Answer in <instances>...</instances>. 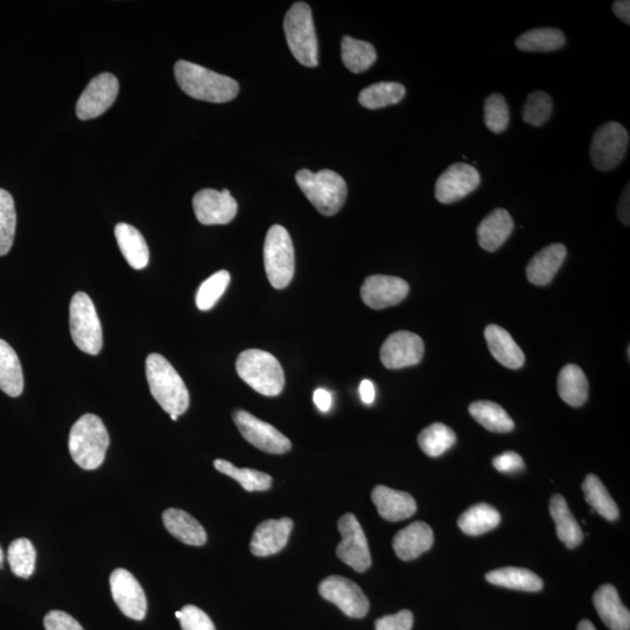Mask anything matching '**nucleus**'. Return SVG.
<instances>
[{"instance_id":"f257e3e1","label":"nucleus","mask_w":630,"mask_h":630,"mask_svg":"<svg viewBox=\"0 0 630 630\" xmlns=\"http://www.w3.org/2000/svg\"><path fill=\"white\" fill-rule=\"evenodd\" d=\"M174 75L181 90L199 101L226 103L233 101L240 91V86L231 77L185 60L177 62Z\"/></svg>"},{"instance_id":"f03ea898","label":"nucleus","mask_w":630,"mask_h":630,"mask_svg":"<svg viewBox=\"0 0 630 630\" xmlns=\"http://www.w3.org/2000/svg\"><path fill=\"white\" fill-rule=\"evenodd\" d=\"M146 377L154 399L170 415L180 416L188 410L186 384L163 355L150 354L146 359Z\"/></svg>"},{"instance_id":"7ed1b4c3","label":"nucleus","mask_w":630,"mask_h":630,"mask_svg":"<svg viewBox=\"0 0 630 630\" xmlns=\"http://www.w3.org/2000/svg\"><path fill=\"white\" fill-rule=\"evenodd\" d=\"M110 444L109 433L100 417L82 416L69 433V452L83 469L94 471L100 467Z\"/></svg>"},{"instance_id":"20e7f679","label":"nucleus","mask_w":630,"mask_h":630,"mask_svg":"<svg viewBox=\"0 0 630 630\" xmlns=\"http://www.w3.org/2000/svg\"><path fill=\"white\" fill-rule=\"evenodd\" d=\"M238 376L259 394L268 397L280 395L285 385L282 364L275 356L264 350L248 349L238 355Z\"/></svg>"},{"instance_id":"39448f33","label":"nucleus","mask_w":630,"mask_h":630,"mask_svg":"<svg viewBox=\"0 0 630 630\" xmlns=\"http://www.w3.org/2000/svg\"><path fill=\"white\" fill-rule=\"evenodd\" d=\"M296 180L301 192L322 215H335L345 205L347 185L338 173L331 170L317 173L300 170Z\"/></svg>"},{"instance_id":"423d86ee","label":"nucleus","mask_w":630,"mask_h":630,"mask_svg":"<svg viewBox=\"0 0 630 630\" xmlns=\"http://www.w3.org/2000/svg\"><path fill=\"white\" fill-rule=\"evenodd\" d=\"M284 31L294 58L305 67H317L318 40L311 7L303 2L293 4L286 13Z\"/></svg>"},{"instance_id":"0eeeda50","label":"nucleus","mask_w":630,"mask_h":630,"mask_svg":"<svg viewBox=\"0 0 630 630\" xmlns=\"http://www.w3.org/2000/svg\"><path fill=\"white\" fill-rule=\"evenodd\" d=\"M69 327L77 348L89 355L100 354L103 333L93 300L84 292H77L70 301Z\"/></svg>"},{"instance_id":"6e6552de","label":"nucleus","mask_w":630,"mask_h":630,"mask_svg":"<svg viewBox=\"0 0 630 630\" xmlns=\"http://www.w3.org/2000/svg\"><path fill=\"white\" fill-rule=\"evenodd\" d=\"M264 265L266 276L275 289L282 290L290 285L296 269L294 248L289 231L278 224L266 234Z\"/></svg>"},{"instance_id":"1a4fd4ad","label":"nucleus","mask_w":630,"mask_h":630,"mask_svg":"<svg viewBox=\"0 0 630 630\" xmlns=\"http://www.w3.org/2000/svg\"><path fill=\"white\" fill-rule=\"evenodd\" d=\"M628 145L629 133L625 126L616 122L601 125L594 132L591 143L593 166L601 172L614 170L625 159Z\"/></svg>"},{"instance_id":"9d476101","label":"nucleus","mask_w":630,"mask_h":630,"mask_svg":"<svg viewBox=\"0 0 630 630\" xmlns=\"http://www.w3.org/2000/svg\"><path fill=\"white\" fill-rule=\"evenodd\" d=\"M342 541L336 548L341 562L356 572H366L371 566V555L366 535L353 514L343 515L338 523Z\"/></svg>"},{"instance_id":"9b49d317","label":"nucleus","mask_w":630,"mask_h":630,"mask_svg":"<svg viewBox=\"0 0 630 630\" xmlns=\"http://www.w3.org/2000/svg\"><path fill=\"white\" fill-rule=\"evenodd\" d=\"M234 422L245 440L258 450L270 454H283L291 450V441L276 427L252 416L251 413L238 410L234 413Z\"/></svg>"},{"instance_id":"f8f14e48","label":"nucleus","mask_w":630,"mask_h":630,"mask_svg":"<svg viewBox=\"0 0 630 630\" xmlns=\"http://www.w3.org/2000/svg\"><path fill=\"white\" fill-rule=\"evenodd\" d=\"M319 593L322 598L338 606L349 618L362 619L369 612L366 594L359 585L347 578L331 576L322 580Z\"/></svg>"},{"instance_id":"ddd939ff","label":"nucleus","mask_w":630,"mask_h":630,"mask_svg":"<svg viewBox=\"0 0 630 630\" xmlns=\"http://www.w3.org/2000/svg\"><path fill=\"white\" fill-rule=\"evenodd\" d=\"M119 91L117 77L103 73L94 77L76 104V115L82 121L100 117L115 103Z\"/></svg>"},{"instance_id":"4468645a","label":"nucleus","mask_w":630,"mask_h":630,"mask_svg":"<svg viewBox=\"0 0 630 630\" xmlns=\"http://www.w3.org/2000/svg\"><path fill=\"white\" fill-rule=\"evenodd\" d=\"M481 184L480 173L472 165L455 163L436 182V199L444 205L458 202L472 194Z\"/></svg>"},{"instance_id":"2eb2a0df","label":"nucleus","mask_w":630,"mask_h":630,"mask_svg":"<svg viewBox=\"0 0 630 630\" xmlns=\"http://www.w3.org/2000/svg\"><path fill=\"white\" fill-rule=\"evenodd\" d=\"M110 588L112 598L121 612L128 618L142 621L147 611V601L143 587L132 573L117 569L111 573Z\"/></svg>"},{"instance_id":"dca6fc26","label":"nucleus","mask_w":630,"mask_h":630,"mask_svg":"<svg viewBox=\"0 0 630 630\" xmlns=\"http://www.w3.org/2000/svg\"><path fill=\"white\" fill-rule=\"evenodd\" d=\"M424 342L420 336L408 331L391 334L381 348V361L388 369L416 366L423 359Z\"/></svg>"},{"instance_id":"f3484780","label":"nucleus","mask_w":630,"mask_h":630,"mask_svg":"<svg viewBox=\"0 0 630 630\" xmlns=\"http://www.w3.org/2000/svg\"><path fill=\"white\" fill-rule=\"evenodd\" d=\"M196 219L205 226L228 224L235 219L237 202L228 189L222 192L215 189H202L193 198Z\"/></svg>"},{"instance_id":"a211bd4d","label":"nucleus","mask_w":630,"mask_h":630,"mask_svg":"<svg viewBox=\"0 0 630 630\" xmlns=\"http://www.w3.org/2000/svg\"><path fill=\"white\" fill-rule=\"evenodd\" d=\"M410 286L404 279L394 276H370L361 287L363 303L374 310L396 306L408 297Z\"/></svg>"},{"instance_id":"6ab92c4d","label":"nucleus","mask_w":630,"mask_h":630,"mask_svg":"<svg viewBox=\"0 0 630 630\" xmlns=\"http://www.w3.org/2000/svg\"><path fill=\"white\" fill-rule=\"evenodd\" d=\"M293 529V521L289 517L280 520H268L258 525L252 535L250 550L257 557H268L282 551Z\"/></svg>"},{"instance_id":"aec40b11","label":"nucleus","mask_w":630,"mask_h":630,"mask_svg":"<svg viewBox=\"0 0 630 630\" xmlns=\"http://www.w3.org/2000/svg\"><path fill=\"white\" fill-rule=\"evenodd\" d=\"M371 499L378 514L389 522L406 520L415 515L417 510V503L410 494L385 486L375 487Z\"/></svg>"},{"instance_id":"412c9836","label":"nucleus","mask_w":630,"mask_h":630,"mask_svg":"<svg viewBox=\"0 0 630 630\" xmlns=\"http://www.w3.org/2000/svg\"><path fill=\"white\" fill-rule=\"evenodd\" d=\"M434 542L433 531L429 524L425 522H413L398 531L392 541V546L399 559L409 562L416 559L424 552L432 548Z\"/></svg>"},{"instance_id":"4be33fe9","label":"nucleus","mask_w":630,"mask_h":630,"mask_svg":"<svg viewBox=\"0 0 630 630\" xmlns=\"http://www.w3.org/2000/svg\"><path fill=\"white\" fill-rule=\"evenodd\" d=\"M514 230V220L508 210L497 208L481 221L476 234L480 247L488 252L499 250Z\"/></svg>"},{"instance_id":"5701e85b","label":"nucleus","mask_w":630,"mask_h":630,"mask_svg":"<svg viewBox=\"0 0 630 630\" xmlns=\"http://www.w3.org/2000/svg\"><path fill=\"white\" fill-rule=\"evenodd\" d=\"M594 607L611 630H629V609L622 605L618 591L613 585H602L593 597Z\"/></svg>"},{"instance_id":"b1692460","label":"nucleus","mask_w":630,"mask_h":630,"mask_svg":"<svg viewBox=\"0 0 630 630\" xmlns=\"http://www.w3.org/2000/svg\"><path fill=\"white\" fill-rule=\"evenodd\" d=\"M567 255L564 244L549 245L531 258L527 266V277L531 284L545 286L555 278Z\"/></svg>"},{"instance_id":"393cba45","label":"nucleus","mask_w":630,"mask_h":630,"mask_svg":"<svg viewBox=\"0 0 630 630\" xmlns=\"http://www.w3.org/2000/svg\"><path fill=\"white\" fill-rule=\"evenodd\" d=\"M485 338L490 353L502 366L514 370L524 366L523 350L506 329L497 325H489L485 329Z\"/></svg>"},{"instance_id":"a878e982","label":"nucleus","mask_w":630,"mask_h":630,"mask_svg":"<svg viewBox=\"0 0 630 630\" xmlns=\"http://www.w3.org/2000/svg\"><path fill=\"white\" fill-rule=\"evenodd\" d=\"M165 528L180 542L187 545L202 546L207 542L205 528L184 510L167 509L163 514Z\"/></svg>"},{"instance_id":"bb28decb","label":"nucleus","mask_w":630,"mask_h":630,"mask_svg":"<svg viewBox=\"0 0 630 630\" xmlns=\"http://www.w3.org/2000/svg\"><path fill=\"white\" fill-rule=\"evenodd\" d=\"M115 236L118 247L131 268L136 270L146 268L149 264L150 250L139 230L128 223H118L115 228Z\"/></svg>"},{"instance_id":"cd10ccee","label":"nucleus","mask_w":630,"mask_h":630,"mask_svg":"<svg viewBox=\"0 0 630 630\" xmlns=\"http://www.w3.org/2000/svg\"><path fill=\"white\" fill-rule=\"evenodd\" d=\"M550 514L556 523L557 535L566 548L574 549L583 542V531L562 495H553L550 501Z\"/></svg>"},{"instance_id":"c85d7f7f","label":"nucleus","mask_w":630,"mask_h":630,"mask_svg":"<svg viewBox=\"0 0 630 630\" xmlns=\"http://www.w3.org/2000/svg\"><path fill=\"white\" fill-rule=\"evenodd\" d=\"M0 390L16 398L23 394L24 375L19 357L6 341L0 339Z\"/></svg>"},{"instance_id":"c756f323","label":"nucleus","mask_w":630,"mask_h":630,"mask_svg":"<svg viewBox=\"0 0 630 630\" xmlns=\"http://www.w3.org/2000/svg\"><path fill=\"white\" fill-rule=\"evenodd\" d=\"M486 580L496 586L524 592L541 591L544 585L543 580L536 573L521 569V567H502V569L489 572Z\"/></svg>"},{"instance_id":"7c9ffc66","label":"nucleus","mask_w":630,"mask_h":630,"mask_svg":"<svg viewBox=\"0 0 630 630\" xmlns=\"http://www.w3.org/2000/svg\"><path fill=\"white\" fill-rule=\"evenodd\" d=\"M558 395L574 408L584 405L588 397V381L576 364H567L558 375Z\"/></svg>"},{"instance_id":"2f4dec72","label":"nucleus","mask_w":630,"mask_h":630,"mask_svg":"<svg viewBox=\"0 0 630 630\" xmlns=\"http://www.w3.org/2000/svg\"><path fill=\"white\" fill-rule=\"evenodd\" d=\"M566 44V38L558 28H535L523 33L516 40V47L522 52L549 53L558 51Z\"/></svg>"},{"instance_id":"473e14b6","label":"nucleus","mask_w":630,"mask_h":630,"mask_svg":"<svg viewBox=\"0 0 630 630\" xmlns=\"http://www.w3.org/2000/svg\"><path fill=\"white\" fill-rule=\"evenodd\" d=\"M500 522L499 511L487 503H479L460 516L458 525L466 535L480 536L495 529Z\"/></svg>"},{"instance_id":"72a5a7b5","label":"nucleus","mask_w":630,"mask_h":630,"mask_svg":"<svg viewBox=\"0 0 630 630\" xmlns=\"http://www.w3.org/2000/svg\"><path fill=\"white\" fill-rule=\"evenodd\" d=\"M469 413L488 431L508 433L514 430V420L499 404L489 401L474 402L469 405Z\"/></svg>"},{"instance_id":"f704fd0d","label":"nucleus","mask_w":630,"mask_h":630,"mask_svg":"<svg viewBox=\"0 0 630 630\" xmlns=\"http://www.w3.org/2000/svg\"><path fill=\"white\" fill-rule=\"evenodd\" d=\"M341 56L350 72L360 74L374 65L377 59L376 49L367 41L345 37L341 42Z\"/></svg>"},{"instance_id":"c9c22d12","label":"nucleus","mask_w":630,"mask_h":630,"mask_svg":"<svg viewBox=\"0 0 630 630\" xmlns=\"http://www.w3.org/2000/svg\"><path fill=\"white\" fill-rule=\"evenodd\" d=\"M405 87L397 82H378L364 88L359 95L362 107L376 110L389 107L403 100Z\"/></svg>"},{"instance_id":"e433bc0d","label":"nucleus","mask_w":630,"mask_h":630,"mask_svg":"<svg viewBox=\"0 0 630 630\" xmlns=\"http://www.w3.org/2000/svg\"><path fill=\"white\" fill-rule=\"evenodd\" d=\"M457 443V436L451 427L443 423L427 426L418 436V445L426 455L438 458Z\"/></svg>"},{"instance_id":"4c0bfd02","label":"nucleus","mask_w":630,"mask_h":630,"mask_svg":"<svg viewBox=\"0 0 630 630\" xmlns=\"http://www.w3.org/2000/svg\"><path fill=\"white\" fill-rule=\"evenodd\" d=\"M581 488H583L586 502L599 515L605 517L608 521L618 520L619 508L598 476L593 474L587 475Z\"/></svg>"},{"instance_id":"58836bf2","label":"nucleus","mask_w":630,"mask_h":630,"mask_svg":"<svg viewBox=\"0 0 630 630\" xmlns=\"http://www.w3.org/2000/svg\"><path fill=\"white\" fill-rule=\"evenodd\" d=\"M214 466L217 471L240 483L247 492H265L271 488L272 478L269 474L250 468H237L231 462L223 459L215 460Z\"/></svg>"},{"instance_id":"ea45409f","label":"nucleus","mask_w":630,"mask_h":630,"mask_svg":"<svg viewBox=\"0 0 630 630\" xmlns=\"http://www.w3.org/2000/svg\"><path fill=\"white\" fill-rule=\"evenodd\" d=\"M7 560L13 574L19 578H30L35 570L37 552L30 539L18 538L10 545L7 551Z\"/></svg>"},{"instance_id":"a19ab883","label":"nucleus","mask_w":630,"mask_h":630,"mask_svg":"<svg viewBox=\"0 0 630 630\" xmlns=\"http://www.w3.org/2000/svg\"><path fill=\"white\" fill-rule=\"evenodd\" d=\"M17 214L12 195L0 189V257L9 254L16 235Z\"/></svg>"},{"instance_id":"79ce46f5","label":"nucleus","mask_w":630,"mask_h":630,"mask_svg":"<svg viewBox=\"0 0 630 630\" xmlns=\"http://www.w3.org/2000/svg\"><path fill=\"white\" fill-rule=\"evenodd\" d=\"M230 273L226 270H221L210 276L205 282H203L196 293V306L200 311H209L215 306L217 301L226 292L230 283Z\"/></svg>"},{"instance_id":"37998d69","label":"nucleus","mask_w":630,"mask_h":630,"mask_svg":"<svg viewBox=\"0 0 630 630\" xmlns=\"http://www.w3.org/2000/svg\"><path fill=\"white\" fill-rule=\"evenodd\" d=\"M553 110L552 98L544 91H534L525 102L523 121L532 126H542L549 121Z\"/></svg>"},{"instance_id":"c03bdc74","label":"nucleus","mask_w":630,"mask_h":630,"mask_svg":"<svg viewBox=\"0 0 630 630\" xmlns=\"http://www.w3.org/2000/svg\"><path fill=\"white\" fill-rule=\"evenodd\" d=\"M485 124L487 128L500 135L507 130L510 122L509 105L501 94L490 95L485 102Z\"/></svg>"},{"instance_id":"a18cd8bd","label":"nucleus","mask_w":630,"mask_h":630,"mask_svg":"<svg viewBox=\"0 0 630 630\" xmlns=\"http://www.w3.org/2000/svg\"><path fill=\"white\" fill-rule=\"evenodd\" d=\"M180 612L182 630H216L213 621L202 609L187 605Z\"/></svg>"},{"instance_id":"49530a36","label":"nucleus","mask_w":630,"mask_h":630,"mask_svg":"<svg viewBox=\"0 0 630 630\" xmlns=\"http://www.w3.org/2000/svg\"><path fill=\"white\" fill-rule=\"evenodd\" d=\"M413 626V614L410 611H401L394 615L383 616L376 620V630H411Z\"/></svg>"},{"instance_id":"de8ad7c7","label":"nucleus","mask_w":630,"mask_h":630,"mask_svg":"<svg viewBox=\"0 0 630 630\" xmlns=\"http://www.w3.org/2000/svg\"><path fill=\"white\" fill-rule=\"evenodd\" d=\"M46 630H84L72 615L61 611H52L45 616Z\"/></svg>"},{"instance_id":"09e8293b","label":"nucleus","mask_w":630,"mask_h":630,"mask_svg":"<svg viewBox=\"0 0 630 630\" xmlns=\"http://www.w3.org/2000/svg\"><path fill=\"white\" fill-rule=\"evenodd\" d=\"M493 465L501 473H515L522 471L524 461L520 454L516 452H504L499 457L494 458Z\"/></svg>"},{"instance_id":"8fccbe9b","label":"nucleus","mask_w":630,"mask_h":630,"mask_svg":"<svg viewBox=\"0 0 630 630\" xmlns=\"http://www.w3.org/2000/svg\"><path fill=\"white\" fill-rule=\"evenodd\" d=\"M314 403L318 406V409L322 412H327L332 408V395L331 392L325 389L315 390L313 395Z\"/></svg>"},{"instance_id":"3c124183","label":"nucleus","mask_w":630,"mask_h":630,"mask_svg":"<svg viewBox=\"0 0 630 630\" xmlns=\"http://www.w3.org/2000/svg\"><path fill=\"white\" fill-rule=\"evenodd\" d=\"M629 184L626 186L625 191H623L619 206H618V216L620 221L625 224V226H629Z\"/></svg>"},{"instance_id":"603ef678","label":"nucleus","mask_w":630,"mask_h":630,"mask_svg":"<svg viewBox=\"0 0 630 630\" xmlns=\"http://www.w3.org/2000/svg\"><path fill=\"white\" fill-rule=\"evenodd\" d=\"M613 12L626 25L630 24V2L629 0H619L613 4Z\"/></svg>"},{"instance_id":"864d4df0","label":"nucleus","mask_w":630,"mask_h":630,"mask_svg":"<svg viewBox=\"0 0 630 630\" xmlns=\"http://www.w3.org/2000/svg\"><path fill=\"white\" fill-rule=\"evenodd\" d=\"M360 396L364 404L370 405L375 401V385L369 380H364L360 384Z\"/></svg>"},{"instance_id":"5fc2aeb1","label":"nucleus","mask_w":630,"mask_h":630,"mask_svg":"<svg viewBox=\"0 0 630 630\" xmlns=\"http://www.w3.org/2000/svg\"><path fill=\"white\" fill-rule=\"evenodd\" d=\"M577 630H597V629H595L591 621L583 620L579 622Z\"/></svg>"},{"instance_id":"6e6d98bb","label":"nucleus","mask_w":630,"mask_h":630,"mask_svg":"<svg viewBox=\"0 0 630 630\" xmlns=\"http://www.w3.org/2000/svg\"><path fill=\"white\" fill-rule=\"evenodd\" d=\"M4 563V552L2 546H0V569H2Z\"/></svg>"},{"instance_id":"4d7b16f0","label":"nucleus","mask_w":630,"mask_h":630,"mask_svg":"<svg viewBox=\"0 0 630 630\" xmlns=\"http://www.w3.org/2000/svg\"><path fill=\"white\" fill-rule=\"evenodd\" d=\"M175 616H177V618L180 619L181 618V612L175 613Z\"/></svg>"},{"instance_id":"13d9d810","label":"nucleus","mask_w":630,"mask_h":630,"mask_svg":"<svg viewBox=\"0 0 630 630\" xmlns=\"http://www.w3.org/2000/svg\"><path fill=\"white\" fill-rule=\"evenodd\" d=\"M172 420H178V416L172 415L171 416Z\"/></svg>"}]
</instances>
